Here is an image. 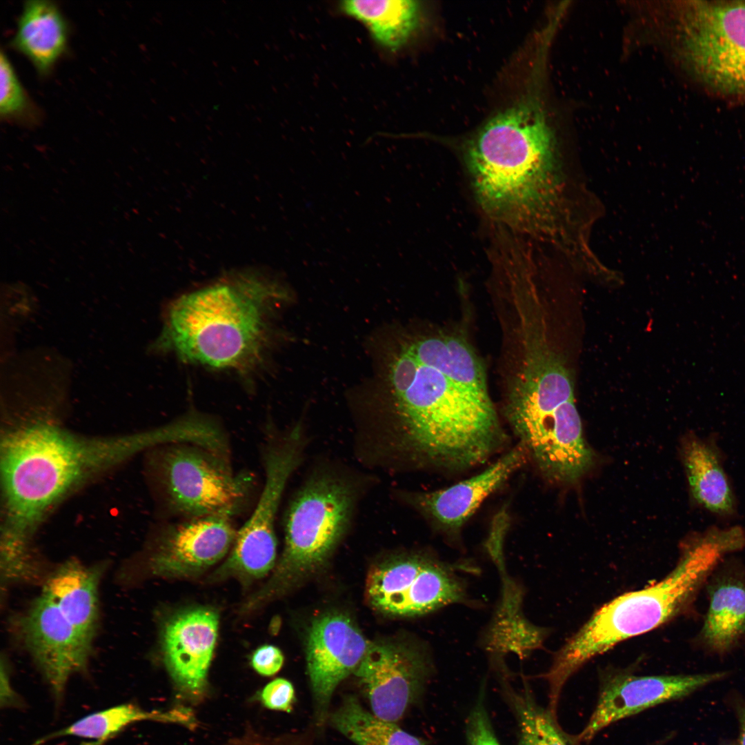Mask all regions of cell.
<instances>
[{"label":"cell","instance_id":"cell-4","mask_svg":"<svg viewBox=\"0 0 745 745\" xmlns=\"http://www.w3.org/2000/svg\"><path fill=\"white\" fill-rule=\"evenodd\" d=\"M739 548L740 539L734 529L711 526L686 540L678 563L665 577L599 608L557 652L549 669L541 675L548 684L549 701L559 702L566 681L589 660L679 615L722 557Z\"/></svg>","mask_w":745,"mask_h":745},{"label":"cell","instance_id":"cell-15","mask_svg":"<svg viewBox=\"0 0 745 745\" xmlns=\"http://www.w3.org/2000/svg\"><path fill=\"white\" fill-rule=\"evenodd\" d=\"M368 646L361 633L344 615L326 614L312 624L307 639L306 662L319 726L328 718L335 688L356 670Z\"/></svg>","mask_w":745,"mask_h":745},{"label":"cell","instance_id":"cell-27","mask_svg":"<svg viewBox=\"0 0 745 745\" xmlns=\"http://www.w3.org/2000/svg\"><path fill=\"white\" fill-rule=\"evenodd\" d=\"M332 726L357 745H425L395 723L369 712L352 696L328 716Z\"/></svg>","mask_w":745,"mask_h":745},{"label":"cell","instance_id":"cell-30","mask_svg":"<svg viewBox=\"0 0 745 745\" xmlns=\"http://www.w3.org/2000/svg\"><path fill=\"white\" fill-rule=\"evenodd\" d=\"M481 691L466 722L468 745H500L494 732Z\"/></svg>","mask_w":745,"mask_h":745},{"label":"cell","instance_id":"cell-9","mask_svg":"<svg viewBox=\"0 0 745 745\" xmlns=\"http://www.w3.org/2000/svg\"><path fill=\"white\" fill-rule=\"evenodd\" d=\"M159 473L171 510L188 519L236 513L250 481L232 471L226 454L183 443L164 446Z\"/></svg>","mask_w":745,"mask_h":745},{"label":"cell","instance_id":"cell-24","mask_svg":"<svg viewBox=\"0 0 745 745\" xmlns=\"http://www.w3.org/2000/svg\"><path fill=\"white\" fill-rule=\"evenodd\" d=\"M416 357L451 381L481 397H489L482 366L468 344L450 336H431L407 341Z\"/></svg>","mask_w":745,"mask_h":745},{"label":"cell","instance_id":"cell-5","mask_svg":"<svg viewBox=\"0 0 745 745\" xmlns=\"http://www.w3.org/2000/svg\"><path fill=\"white\" fill-rule=\"evenodd\" d=\"M286 297L277 285L254 274L227 277L177 299L161 342L183 361L246 370L261 359L272 307Z\"/></svg>","mask_w":745,"mask_h":745},{"label":"cell","instance_id":"cell-32","mask_svg":"<svg viewBox=\"0 0 745 745\" xmlns=\"http://www.w3.org/2000/svg\"><path fill=\"white\" fill-rule=\"evenodd\" d=\"M284 657L281 650L271 645H264L255 650L251 663L255 670L261 675L270 676L281 668Z\"/></svg>","mask_w":745,"mask_h":745},{"label":"cell","instance_id":"cell-23","mask_svg":"<svg viewBox=\"0 0 745 745\" xmlns=\"http://www.w3.org/2000/svg\"><path fill=\"white\" fill-rule=\"evenodd\" d=\"M344 14L361 23L384 50L403 48L419 27L421 6L413 0H346L339 4Z\"/></svg>","mask_w":745,"mask_h":745},{"label":"cell","instance_id":"cell-18","mask_svg":"<svg viewBox=\"0 0 745 745\" xmlns=\"http://www.w3.org/2000/svg\"><path fill=\"white\" fill-rule=\"evenodd\" d=\"M526 450L519 444L479 474L450 487L414 493L410 502L441 528L455 532L481 502L525 461Z\"/></svg>","mask_w":745,"mask_h":745},{"label":"cell","instance_id":"cell-16","mask_svg":"<svg viewBox=\"0 0 745 745\" xmlns=\"http://www.w3.org/2000/svg\"><path fill=\"white\" fill-rule=\"evenodd\" d=\"M233 515L220 513L172 524L150 559L151 572L166 577H188L219 562L236 537Z\"/></svg>","mask_w":745,"mask_h":745},{"label":"cell","instance_id":"cell-1","mask_svg":"<svg viewBox=\"0 0 745 745\" xmlns=\"http://www.w3.org/2000/svg\"><path fill=\"white\" fill-rule=\"evenodd\" d=\"M466 157L490 216L550 240L569 259L585 250L586 226L568 197L555 132L537 98L525 96L490 118L469 141Z\"/></svg>","mask_w":745,"mask_h":745},{"label":"cell","instance_id":"cell-14","mask_svg":"<svg viewBox=\"0 0 745 745\" xmlns=\"http://www.w3.org/2000/svg\"><path fill=\"white\" fill-rule=\"evenodd\" d=\"M726 672L638 676L615 671L602 677L595 708L584 729L575 735L577 745L590 741L605 727L664 702L686 696L722 679Z\"/></svg>","mask_w":745,"mask_h":745},{"label":"cell","instance_id":"cell-11","mask_svg":"<svg viewBox=\"0 0 745 745\" xmlns=\"http://www.w3.org/2000/svg\"><path fill=\"white\" fill-rule=\"evenodd\" d=\"M455 566L424 555H406L375 566L366 595L376 610L396 616L425 615L466 599L464 579Z\"/></svg>","mask_w":745,"mask_h":745},{"label":"cell","instance_id":"cell-22","mask_svg":"<svg viewBox=\"0 0 745 745\" xmlns=\"http://www.w3.org/2000/svg\"><path fill=\"white\" fill-rule=\"evenodd\" d=\"M709 605L699 635L702 646L723 653L745 638V574L721 571L708 586Z\"/></svg>","mask_w":745,"mask_h":745},{"label":"cell","instance_id":"cell-20","mask_svg":"<svg viewBox=\"0 0 745 745\" xmlns=\"http://www.w3.org/2000/svg\"><path fill=\"white\" fill-rule=\"evenodd\" d=\"M103 570L102 565L86 566L70 559L49 575L42 590L90 644L99 625V586Z\"/></svg>","mask_w":745,"mask_h":745},{"label":"cell","instance_id":"cell-13","mask_svg":"<svg viewBox=\"0 0 745 745\" xmlns=\"http://www.w3.org/2000/svg\"><path fill=\"white\" fill-rule=\"evenodd\" d=\"M17 625L28 653L59 700L70 677L86 670L92 644L42 592L19 617Z\"/></svg>","mask_w":745,"mask_h":745},{"label":"cell","instance_id":"cell-21","mask_svg":"<svg viewBox=\"0 0 745 745\" xmlns=\"http://www.w3.org/2000/svg\"><path fill=\"white\" fill-rule=\"evenodd\" d=\"M68 36V22L55 3L29 0L23 6L10 45L45 75L66 52Z\"/></svg>","mask_w":745,"mask_h":745},{"label":"cell","instance_id":"cell-8","mask_svg":"<svg viewBox=\"0 0 745 745\" xmlns=\"http://www.w3.org/2000/svg\"><path fill=\"white\" fill-rule=\"evenodd\" d=\"M521 444L550 480L574 483L593 463L582 434L574 393L548 392L519 405L508 415Z\"/></svg>","mask_w":745,"mask_h":745},{"label":"cell","instance_id":"cell-6","mask_svg":"<svg viewBox=\"0 0 745 745\" xmlns=\"http://www.w3.org/2000/svg\"><path fill=\"white\" fill-rule=\"evenodd\" d=\"M677 43L689 74L711 92L745 103V1H689L678 7Z\"/></svg>","mask_w":745,"mask_h":745},{"label":"cell","instance_id":"cell-10","mask_svg":"<svg viewBox=\"0 0 745 745\" xmlns=\"http://www.w3.org/2000/svg\"><path fill=\"white\" fill-rule=\"evenodd\" d=\"M304 437L299 426L269 441L263 453L265 481L253 512L237 531L231 552L216 573L218 577L235 575L262 577L272 568L277 550V513L286 484L299 465Z\"/></svg>","mask_w":745,"mask_h":745},{"label":"cell","instance_id":"cell-2","mask_svg":"<svg viewBox=\"0 0 745 745\" xmlns=\"http://www.w3.org/2000/svg\"><path fill=\"white\" fill-rule=\"evenodd\" d=\"M395 449L418 464L462 470L481 464L504 444L489 397L457 386L421 361L403 342L387 362Z\"/></svg>","mask_w":745,"mask_h":745},{"label":"cell","instance_id":"cell-12","mask_svg":"<svg viewBox=\"0 0 745 745\" xmlns=\"http://www.w3.org/2000/svg\"><path fill=\"white\" fill-rule=\"evenodd\" d=\"M426 653L408 645L369 644L355 670L377 717L399 721L418 700L433 673Z\"/></svg>","mask_w":745,"mask_h":745},{"label":"cell","instance_id":"cell-19","mask_svg":"<svg viewBox=\"0 0 745 745\" xmlns=\"http://www.w3.org/2000/svg\"><path fill=\"white\" fill-rule=\"evenodd\" d=\"M680 455L694 504L719 517H733L736 498L715 442L689 433L682 440Z\"/></svg>","mask_w":745,"mask_h":745},{"label":"cell","instance_id":"cell-3","mask_svg":"<svg viewBox=\"0 0 745 745\" xmlns=\"http://www.w3.org/2000/svg\"><path fill=\"white\" fill-rule=\"evenodd\" d=\"M177 439L170 424L106 438L76 436L44 424L10 432L1 449L6 518L1 537L28 543L46 513L80 482L142 450Z\"/></svg>","mask_w":745,"mask_h":745},{"label":"cell","instance_id":"cell-28","mask_svg":"<svg viewBox=\"0 0 745 745\" xmlns=\"http://www.w3.org/2000/svg\"><path fill=\"white\" fill-rule=\"evenodd\" d=\"M546 630L530 623L523 613L513 616H494L485 634L484 645L494 660L507 653L521 658L527 657L542 645Z\"/></svg>","mask_w":745,"mask_h":745},{"label":"cell","instance_id":"cell-17","mask_svg":"<svg viewBox=\"0 0 745 745\" xmlns=\"http://www.w3.org/2000/svg\"><path fill=\"white\" fill-rule=\"evenodd\" d=\"M217 613L210 608L181 613L165 625L161 639L164 662L177 688L193 698L206 686L218 630Z\"/></svg>","mask_w":745,"mask_h":745},{"label":"cell","instance_id":"cell-26","mask_svg":"<svg viewBox=\"0 0 745 745\" xmlns=\"http://www.w3.org/2000/svg\"><path fill=\"white\" fill-rule=\"evenodd\" d=\"M499 679L517 722V745H577L575 735L565 733L557 718L537 704L526 682L517 691L510 685L509 676Z\"/></svg>","mask_w":745,"mask_h":745},{"label":"cell","instance_id":"cell-33","mask_svg":"<svg viewBox=\"0 0 745 745\" xmlns=\"http://www.w3.org/2000/svg\"><path fill=\"white\" fill-rule=\"evenodd\" d=\"M739 745H745V708L740 715Z\"/></svg>","mask_w":745,"mask_h":745},{"label":"cell","instance_id":"cell-31","mask_svg":"<svg viewBox=\"0 0 745 745\" xmlns=\"http://www.w3.org/2000/svg\"><path fill=\"white\" fill-rule=\"evenodd\" d=\"M261 699L263 704L270 709L288 711L295 699L293 686L288 680L278 678L265 686Z\"/></svg>","mask_w":745,"mask_h":745},{"label":"cell","instance_id":"cell-7","mask_svg":"<svg viewBox=\"0 0 745 745\" xmlns=\"http://www.w3.org/2000/svg\"><path fill=\"white\" fill-rule=\"evenodd\" d=\"M355 501L353 486L337 475L323 473L308 479L288 507L284 549L273 581L324 562L350 524Z\"/></svg>","mask_w":745,"mask_h":745},{"label":"cell","instance_id":"cell-25","mask_svg":"<svg viewBox=\"0 0 745 745\" xmlns=\"http://www.w3.org/2000/svg\"><path fill=\"white\" fill-rule=\"evenodd\" d=\"M142 720L179 722L188 726L194 724L192 713L186 708H175L166 713L148 712L132 704H122L84 716L39 739L32 745H41L48 740L63 736L95 739L102 743L130 724Z\"/></svg>","mask_w":745,"mask_h":745},{"label":"cell","instance_id":"cell-29","mask_svg":"<svg viewBox=\"0 0 745 745\" xmlns=\"http://www.w3.org/2000/svg\"><path fill=\"white\" fill-rule=\"evenodd\" d=\"M0 116L7 121L26 123H34L39 117L37 109L3 50L0 54Z\"/></svg>","mask_w":745,"mask_h":745}]
</instances>
